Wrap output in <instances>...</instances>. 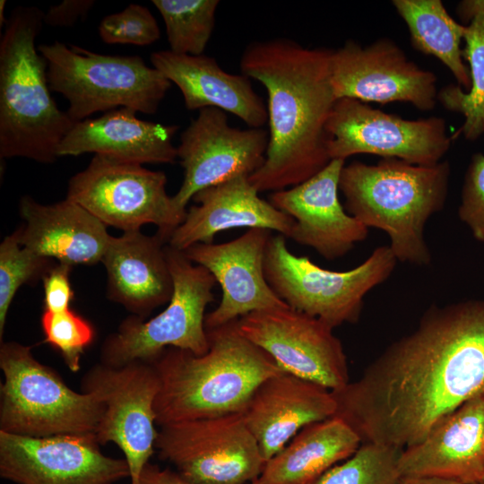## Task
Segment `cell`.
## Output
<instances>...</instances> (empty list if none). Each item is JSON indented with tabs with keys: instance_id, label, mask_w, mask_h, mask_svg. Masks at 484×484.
Masks as SVG:
<instances>
[{
	"instance_id": "cell-1",
	"label": "cell",
	"mask_w": 484,
	"mask_h": 484,
	"mask_svg": "<svg viewBox=\"0 0 484 484\" xmlns=\"http://www.w3.org/2000/svg\"><path fill=\"white\" fill-rule=\"evenodd\" d=\"M484 388V299L432 306L344 387L334 416L362 443L405 449Z\"/></svg>"
},
{
	"instance_id": "cell-2",
	"label": "cell",
	"mask_w": 484,
	"mask_h": 484,
	"mask_svg": "<svg viewBox=\"0 0 484 484\" xmlns=\"http://www.w3.org/2000/svg\"><path fill=\"white\" fill-rule=\"evenodd\" d=\"M331 53L284 38L254 41L243 51L241 73L264 85L268 96L266 158L248 177L259 193L299 185L332 160L326 125L337 99Z\"/></svg>"
},
{
	"instance_id": "cell-3",
	"label": "cell",
	"mask_w": 484,
	"mask_h": 484,
	"mask_svg": "<svg viewBox=\"0 0 484 484\" xmlns=\"http://www.w3.org/2000/svg\"><path fill=\"white\" fill-rule=\"evenodd\" d=\"M206 332L204 354L168 348L152 362L160 381L154 402L160 427L242 413L261 383L284 372L239 332L237 321Z\"/></svg>"
},
{
	"instance_id": "cell-4",
	"label": "cell",
	"mask_w": 484,
	"mask_h": 484,
	"mask_svg": "<svg viewBox=\"0 0 484 484\" xmlns=\"http://www.w3.org/2000/svg\"><path fill=\"white\" fill-rule=\"evenodd\" d=\"M44 12L15 7L0 41V157L52 163L75 124L51 96L45 58L36 47Z\"/></svg>"
},
{
	"instance_id": "cell-5",
	"label": "cell",
	"mask_w": 484,
	"mask_h": 484,
	"mask_svg": "<svg viewBox=\"0 0 484 484\" xmlns=\"http://www.w3.org/2000/svg\"><path fill=\"white\" fill-rule=\"evenodd\" d=\"M450 172L446 160L434 166L396 158H382L375 165L353 161L344 165L339 189L350 215L389 236V246L397 260L428 265L431 253L425 225L445 206Z\"/></svg>"
},
{
	"instance_id": "cell-6",
	"label": "cell",
	"mask_w": 484,
	"mask_h": 484,
	"mask_svg": "<svg viewBox=\"0 0 484 484\" xmlns=\"http://www.w3.org/2000/svg\"><path fill=\"white\" fill-rule=\"evenodd\" d=\"M38 50L47 62L50 90L68 101L66 112L75 123L120 108L154 114L171 87L139 56L100 54L59 41Z\"/></svg>"
},
{
	"instance_id": "cell-7",
	"label": "cell",
	"mask_w": 484,
	"mask_h": 484,
	"mask_svg": "<svg viewBox=\"0 0 484 484\" xmlns=\"http://www.w3.org/2000/svg\"><path fill=\"white\" fill-rule=\"evenodd\" d=\"M0 368V431L31 437L95 434L105 411L101 398L73 391L30 347L2 341Z\"/></svg>"
},
{
	"instance_id": "cell-8",
	"label": "cell",
	"mask_w": 484,
	"mask_h": 484,
	"mask_svg": "<svg viewBox=\"0 0 484 484\" xmlns=\"http://www.w3.org/2000/svg\"><path fill=\"white\" fill-rule=\"evenodd\" d=\"M396 262L390 246H382L357 267L332 271L294 255L278 234L268 241L264 268L270 287L289 307L335 328L359 320L364 297L389 278Z\"/></svg>"
},
{
	"instance_id": "cell-9",
	"label": "cell",
	"mask_w": 484,
	"mask_h": 484,
	"mask_svg": "<svg viewBox=\"0 0 484 484\" xmlns=\"http://www.w3.org/2000/svg\"><path fill=\"white\" fill-rule=\"evenodd\" d=\"M167 258L173 293L163 311L149 320L129 315L103 341L100 363L119 367L134 361L152 363L166 349L203 355L209 350L205 309L217 283L204 267L169 245Z\"/></svg>"
},
{
	"instance_id": "cell-10",
	"label": "cell",
	"mask_w": 484,
	"mask_h": 484,
	"mask_svg": "<svg viewBox=\"0 0 484 484\" xmlns=\"http://www.w3.org/2000/svg\"><path fill=\"white\" fill-rule=\"evenodd\" d=\"M162 171L142 164L94 155L88 166L68 181L66 198L75 202L107 227L123 232L158 227L167 242L186 215L176 208L166 191Z\"/></svg>"
},
{
	"instance_id": "cell-11",
	"label": "cell",
	"mask_w": 484,
	"mask_h": 484,
	"mask_svg": "<svg viewBox=\"0 0 484 484\" xmlns=\"http://www.w3.org/2000/svg\"><path fill=\"white\" fill-rule=\"evenodd\" d=\"M155 449L192 484H245L265 465L242 413L160 426Z\"/></svg>"
},
{
	"instance_id": "cell-12",
	"label": "cell",
	"mask_w": 484,
	"mask_h": 484,
	"mask_svg": "<svg viewBox=\"0 0 484 484\" xmlns=\"http://www.w3.org/2000/svg\"><path fill=\"white\" fill-rule=\"evenodd\" d=\"M326 131L331 160L364 153L419 166L439 163L454 139L441 117L408 120L350 98L335 101Z\"/></svg>"
},
{
	"instance_id": "cell-13",
	"label": "cell",
	"mask_w": 484,
	"mask_h": 484,
	"mask_svg": "<svg viewBox=\"0 0 484 484\" xmlns=\"http://www.w3.org/2000/svg\"><path fill=\"white\" fill-rule=\"evenodd\" d=\"M160 387L153 364L142 361L119 367L99 363L82 378V392L97 393L105 404L96 438L99 445L112 442L120 448L129 466L131 484L139 483L155 451L154 402Z\"/></svg>"
},
{
	"instance_id": "cell-14",
	"label": "cell",
	"mask_w": 484,
	"mask_h": 484,
	"mask_svg": "<svg viewBox=\"0 0 484 484\" xmlns=\"http://www.w3.org/2000/svg\"><path fill=\"white\" fill-rule=\"evenodd\" d=\"M237 325L284 372L330 391L350 382L341 341L322 320L287 307L252 312L237 320Z\"/></svg>"
},
{
	"instance_id": "cell-15",
	"label": "cell",
	"mask_w": 484,
	"mask_h": 484,
	"mask_svg": "<svg viewBox=\"0 0 484 484\" xmlns=\"http://www.w3.org/2000/svg\"><path fill=\"white\" fill-rule=\"evenodd\" d=\"M268 143L265 129L235 128L223 110H199L181 133L177 147L184 169L183 182L172 196L177 210L186 215V205L199 191L255 173L265 161Z\"/></svg>"
},
{
	"instance_id": "cell-16",
	"label": "cell",
	"mask_w": 484,
	"mask_h": 484,
	"mask_svg": "<svg viewBox=\"0 0 484 484\" xmlns=\"http://www.w3.org/2000/svg\"><path fill=\"white\" fill-rule=\"evenodd\" d=\"M95 434L31 437L0 431V476L16 484H114L125 458L103 454Z\"/></svg>"
},
{
	"instance_id": "cell-17",
	"label": "cell",
	"mask_w": 484,
	"mask_h": 484,
	"mask_svg": "<svg viewBox=\"0 0 484 484\" xmlns=\"http://www.w3.org/2000/svg\"><path fill=\"white\" fill-rule=\"evenodd\" d=\"M331 82L336 99L385 104L402 101L421 111L432 110L437 100L436 76L410 60L390 39L367 46L354 40L332 50Z\"/></svg>"
},
{
	"instance_id": "cell-18",
	"label": "cell",
	"mask_w": 484,
	"mask_h": 484,
	"mask_svg": "<svg viewBox=\"0 0 484 484\" xmlns=\"http://www.w3.org/2000/svg\"><path fill=\"white\" fill-rule=\"evenodd\" d=\"M271 230L249 229L220 244L196 243L182 251L194 264L207 269L220 284L221 299L205 316L210 330L255 311L287 307L270 287L264 274V255Z\"/></svg>"
},
{
	"instance_id": "cell-19",
	"label": "cell",
	"mask_w": 484,
	"mask_h": 484,
	"mask_svg": "<svg viewBox=\"0 0 484 484\" xmlns=\"http://www.w3.org/2000/svg\"><path fill=\"white\" fill-rule=\"evenodd\" d=\"M344 165V160H332L303 183L269 195V202L295 221L290 238L327 260L344 256L368 234V228L350 215L339 200Z\"/></svg>"
},
{
	"instance_id": "cell-20",
	"label": "cell",
	"mask_w": 484,
	"mask_h": 484,
	"mask_svg": "<svg viewBox=\"0 0 484 484\" xmlns=\"http://www.w3.org/2000/svg\"><path fill=\"white\" fill-rule=\"evenodd\" d=\"M402 477L484 483V388L445 417L419 443L402 450Z\"/></svg>"
},
{
	"instance_id": "cell-21",
	"label": "cell",
	"mask_w": 484,
	"mask_h": 484,
	"mask_svg": "<svg viewBox=\"0 0 484 484\" xmlns=\"http://www.w3.org/2000/svg\"><path fill=\"white\" fill-rule=\"evenodd\" d=\"M336 410L332 391L281 372L259 385L242 414L267 462L303 428L333 417Z\"/></svg>"
},
{
	"instance_id": "cell-22",
	"label": "cell",
	"mask_w": 484,
	"mask_h": 484,
	"mask_svg": "<svg viewBox=\"0 0 484 484\" xmlns=\"http://www.w3.org/2000/svg\"><path fill=\"white\" fill-rule=\"evenodd\" d=\"M184 221L173 231L168 245L184 251L196 243H213L223 230L266 229L290 238L294 220L259 196L248 176L239 175L196 193Z\"/></svg>"
},
{
	"instance_id": "cell-23",
	"label": "cell",
	"mask_w": 484,
	"mask_h": 484,
	"mask_svg": "<svg viewBox=\"0 0 484 484\" xmlns=\"http://www.w3.org/2000/svg\"><path fill=\"white\" fill-rule=\"evenodd\" d=\"M24 225L16 229L22 246L42 257L73 267L101 263L112 236L107 226L75 202L43 204L22 196Z\"/></svg>"
},
{
	"instance_id": "cell-24",
	"label": "cell",
	"mask_w": 484,
	"mask_h": 484,
	"mask_svg": "<svg viewBox=\"0 0 484 484\" xmlns=\"http://www.w3.org/2000/svg\"><path fill=\"white\" fill-rule=\"evenodd\" d=\"M159 235L141 230L111 237L101 263L108 275V297L143 320L158 307L168 303L173 280L166 247Z\"/></svg>"
},
{
	"instance_id": "cell-25",
	"label": "cell",
	"mask_w": 484,
	"mask_h": 484,
	"mask_svg": "<svg viewBox=\"0 0 484 484\" xmlns=\"http://www.w3.org/2000/svg\"><path fill=\"white\" fill-rule=\"evenodd\" d=\"M136 111L120 108L96 118L76 122L61 141L57 157L94 153L138 164H173L177 125L142 120Z\"/></svg>"
},
{
	"instance_id": "cell-26",
	"label": "cell",
	"mask_w": 484,
	"mask_h": 484,
	"mask_svg": "<svg viewBox=\"0 0 484 484\" xmlns=\"http://www.w3.org/2000/svg\"><path fill=\"white\" fill-rule=\"evenodd\" d=\"M151 63L177 86L188 110L219 108L251 128H262L267 123V107L255 91L251 79L224 71L215 58L160 50L151 53Z\"/></svg>"
},
{
	"instance_id": "cell-27",
	"label": "cell",
	"mask_w": 484,
	"mask_h": 484,
	"mask_svg": "<svg viewBox=\"0 0 484 484\" xmlns=\"http://www.w3.org/2000/svg\"><path fill=\"white\" fill-rule=\"evenodd\" d=\"M361 444L359 435L336 416L312 423L265 462L256 480L258 484H315Z\"/></svg>"
},
{
	"instance_id": "cell-28",
	"label": "cell",
	"mask_w": 484,
	"mask_h": 484,
	"mask_svg": "<svg viewBox=\"0 0 484 484\" xmlns=\"http://www.w3.org/2000/svg\"><path fill=\"white\" fill-rule=\"evenodd\" d=\"M392 4L409 29L413 48L438 58L457 85L469 91L471 76L461 48L465 25L449 15L440 0H393Z\"/></svg>"
},
{
	"instance_id": "cell-29",
	"label": "cell",
	"mask_w": 484,
	"mask_h": 484,
	"mask_svg": "<svg viewBox=\"0 0 484 484\" xmlns=\"http://www.w3.org/2000/svg\"><path fill=\"white\" fill-rule=\"evenodd\" d=\"M457 13L465 22L462 57L469 64L471 88L465 91L459 85L449 84L438 91L437 100L464 118L453 138L462 134L474 142L484 135V0L462 1Z\"/></svg>"
},
{
	"instance_id": "cell-30",
	"label": "cell",
	"mask_w": 484,
	"mask_h": 484,
	"mask_svg": "<svg viewBox=\"0 0 484 484\" xmlns=\"http://www.w3.org/2000/svg\"><path fill=\"white\" fill-rule=\"evenodd\" d=\"M166 28L171 52L200 56L212 35L218 0H152Z\"/></svg>"
},
{
	"instance_id": "cell-31",
	"label": "cell",
	"mask_w": 484,
	"mask_h": 484,
	"mask_svg": "<svg viewBox=\"0 0 484 484\" xmlns=\"http://www.w3.org/2000/svg\"><path fill=\"white\" fill-rule=\"evenodd\" d=\"M402 449L362 443L344 462L327 471L315 484H398V462Z\"/></svg>"
},
{
	"instance_id": "cell-32",
	"label": "cell",
	"mask_w": 484,
	"mask_h": 484,
	"mask_svg": "<svg viewBox=\"0 0 484 484\" xmlns=\"http://www.w3.org/2000/svg\"><path fill=\"white\" fill-rule=\"evenodd\" d=\"M22 246L17 231L6 236L0 245V341L6 316L18 290L44 277L56 264Z\"/></svg>"
},
{
	"instance_id": "cell-33",
	"label": "cell",
	"mask_w": 484,
	"mask_h": 484,
	"mask_svg": "<svg viewBox=\"0 0 484 484\" xmlns=\"http://www.w3.org/2000/svg\"><path fill=\"white\" fill-rule=\"evenodd\" d=\"M40 324L44 341L60 352L72 372H77L81 356L95 336L91 323L69 308L60 312L44 310Z\"/></svg>"
},
{
	"instance_id": "cell-34",
	"label": "cell",
	"mask_w": 484,
	"mask_h": 484,
	"mask_svg": "<svg viewBox=\"0 0 484 484\" xmlns=\"http://www.w3.org/2000/svg\"><path fill=\"white\" fill-rule=\"evenodd\" d=\"M98 30L102 41L108 44L143 47L156 42L160 36L157 20L147 7L138 4L105 16Z\"/></svg>"
},
{
	"instance_id": "cell-35",
	"label": "cell",
	"mask_w": 484,
	"mask_h": 484,
	"mask_svg": "<svg viewBox=\"0 0 484 484\" xmlns=\"http://www.w3.org/2000/svg\"><path fill=\"white\" fill-rule=\"evenodd\" d=\"M458 216L472 236L484 242V154L474 153L468 165Z\"/></svg>"
},
{
	"instance_id": "cell-36",
	"label": "cell",
	"mask_w": 484,
	"mask_h": 484,
	"mask_svg": "<svg viewBox=\"0 0 484 484\" xmlns=\"http://www.w3.org/2000/svg\"><path fill=\"white\" fill-rule=\"evenodd\" d=\"M72 268L56 262L42 278L45 310L60 312L70 308L73 298L70 281Z\"/></svg>"
},
{
	"instance_id": "cell-37",
	"label": "cell",
	"mask_w": 484,
	"mask_h": 484,
	"mask_svg": "<svg viewBox=\"0 0 484 484\" xmlns=\"http://www.w3.org/2000/svg\"><path fill=\"white\" fill-rule=\"evenodd\" d=\"M94 4L93 0H64L51 5L44 13V24L51 27H72L85 18Z\"/></svg>"
},
{
	"instance_id": "cell-38",
	"label": "cell",
	"mask_w": 484,
	"mask_h": 484,
	"mask_svg": "<svg viewBox=\"0 0 484 484\" xmlns=\"http://www.w3.org/2000/svg\"><path fill=\"white\" fill-rule=\"evenodd\" d=\"M138 484H192L185 480L177 471L169 468L160 469L158 465L148 462L142 471ZM250 484H258L257 480Z\"/></svg>"
},
{
	"instance_id": "cell-39",
	"label": "cell",
	"mask_w": 484,
	"mask_h": 484,
	"mask_svg": "<svg viewBox=\"0 0 484 484\" xmlns=\"http://www.w3.org/2000/svg\"><path fill=\"white\" fill-rule=\"evenodd\" d=\"M398 484H461L457 481L433 477H402Z\"/></svg>"
},
{
	"instance_id": "cell-40",
	"label": "cell",
	"mask_w": 484,
	"mask_h": 484,
	"mask_svg": "<svg viewBox=\"0 0 484 484\" xmlns=\"http://www.w3.org/2000/svg\"><path fill=\"white\" fill-rule=\"evenodd\" d=\"M6 4V1L5 0H1L0 1V24L1 26H3V21L4 22V25L7 22V20L4 19V17L3 16V13H4V6Z\"/></svg>"
},
{
	"instance_id": "cell-41",
	"label": "cell",
	"mask_w": 484,
	"mask_h": 484,
	"mask_svg": "<svg viewBox=\"0 0 484 484\" xmlns=\"http://www.w3.org/2000/svg\"><path fill=\"white\" fill-rule=\"evenodd\" d=\"M480 484H484V483H480Z\"/></svg>"
}]
</instances>
